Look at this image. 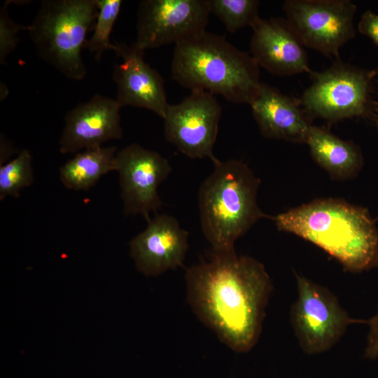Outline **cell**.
<instances>
[{
    "label": "cell",
    "instance_id": "cell-1",
    "mask_svg": "<svg viewBox=\"0 0 378 378\" xmlns=\"http://www.w3.org/2000/svg\"><path fill=\"white\" fill-rule=\"evenodd\" d=\"M186 283L188 304L221 342L237 353L255 346L273 289L262 262L235 251L212 253L187 269Z\"/></svg>",
    "mask_w": 378,
    "mask_h": 378
},
{
    "label": "cell",
    "instance_id": "cell-2",
    "mask_svg": "<svg viewBox=\"0 0 378 378\" xmlns=\"http://www.w3.org/2000/svg\"><path fill=\"white\" fill-rule=\"evenodd\" d=\"M270 219L279 230L318 246L347 271L378 266V228L363 206L341 199H316Z\"/></svg>",
    "mask_w": 378,
    "mask_h": 378
},
{
    "label": "cell",
    "instance_id": "cell-3",
    "mask_svg": "<svg viewBox=\"0 0 378 378\" xmlns=\"http://www.w3.org/2000/svg\"><path fill=\"white\" fill-rule=\"evenodd\" d=\"M171 76L191 91H205L249 105L262 83L260 66L250 53L224 36L206 30L174 46Z\"/></svg>",
    "mask_w": 378,
    "mask_h": 378
},
{
    "label": "cell",
    "instance_id": "cell-4",
    "mask_svg": "<svg viewBox=\"0 0 378 378\" xmlns=\"http://www.w3.org/2000/svg\"><path fill=\"white\" fill-rule=\"evenodd\" d=\"M212 162L214 170L198 192L201 229L212 253H230L259 220L271 216L258 204L260 180L246 163L217 158Z\"/></svg>",
    "mask_w": 378,
    "mask_h": 378
},
{
    "label": "cell",
    "instance_id": "cell-5",
    "mask_svg": "<svg viewBox=\"0 0 378 378\" xmlns=\"http://www.w3.org/2000/svg\"><path fill=\"white\" fill-rule=\"evenodd\" d=\"M98 14L96 0H45L28 32L38 55L69 79L85 77L81 52Z\"/></svg>",
    "mask_w": 378,
    "mask_h": 378
},
{
    "label": "cell",
    "instance_id": "cell-6",
    "mask_svg": "<svg viewBox=\"0 0 378 378\" xmlns=\"http://www.w3.org/2000/svg\"><path fill=\"white\" fill-rule=\"evenodd\" d=\"M374 70L360 69L335 59L322 71L310 74L311 85L300 99L301 105L313 119L329 123L352 118L373 115L376 101L372 99Z\"/></svg>",
    "mask_w": 378,
    "mask_h": 378
},
{
    "label": "cell",
    "instance_id": "cell-7",
    "mask_svg": "<svg viewBox=\"0 0 378 378\" xmlns=\"http://www.w3.org/2000/svg\"><path fill=\"white\" fill-rule=\"evenodd\" d=\"M297 298L290 318L302 351L309 355L333 347L353 324H367L368 319L352 318L337 298L327 288L296 274Z\"/></svg>",
    "mask_w": 378,
    "mask_h": 378
},
{
    "label": "cell",
    "instance_id": "cell-8",
    "mask_svg": "<svg viewBox=\"0 0 378 378\" xmlns=\"http://www.w3.org/2000/svg\"><path fill=\"white\" fill-rule=\"evenodd\" d=\"M356 9L349 0H286L283 6L286 20L304 46L335 59L356 36Z\"/></svg>",
    "mask_w": 378,
    "mask_h": 378
},
{
    "label": "cell",
    "instance_id": "cell-9",
    "mask_svg": "<svg viewBox=\"0 0 378 378\" xmlns=\"http://www.w3.org/2000/svg\"><path fill=\"white\" fill-rule=\"evenodd\" d=\"M208 0H143L138 6L134 45L141 50L174 45L206 29Z\"/></svg>",
    "mask_w": 378,
    "mask_h": 378
},
{
    "label": "cell",
    "instance_id": "cell-10",
    "mask_svg": "<svg viewBox=\"0 0 378 378\" xmlns=\"http://www.w3.org/2000/svg\"><path fill=\"white\" fill-rule=\"evenodd\" d=\"M221 113L215 95L191 91L181 102L169 104L163 119L165 139L190 158L212 161Z\"/></svg>",
    "mask_w": 378,
    "mask_h": 378
},
{
    "label": "cell",
    "instance_id": "cell-11",
    "mask_svg": "<svg viewBox=\"0 0 378 378\" xmlns=\"http://www.w3.org/2000/svg\"><path fill=\"white\" fill-rule=\"evenodd\" d=\"M167 158L137 144L117 152L115 171L118 172L120 196L125 215H141L146 221L162 206L158 186L172 172Z\"/></svg>",
    "mask_w": 378,
    "mask_h": 378
},
{
    "label": "cell",
    "instance_id": "cell-12",
    "mask_svg": "<svg viewBox=\"0 0 378 378\" xmlns=\"http://www.w3.org/2000/svg\"><path fill=\"white\" fill-rule=\"evenodd\" d=\"M122 107L115 99L99 94L69 111L59 139V152L76 153L122 136Z\"/></svg>",
    "mask_w": 378,
    "mask_h": 378
},
{
    "label": "cell",
    "instance_id": "cell-13",
    "mask_svg": "<svg viewBox=\"0 0 378 378\" xmlns=\"http://www.w3.org/2000/svg\"><path fill=\"white\" fill-rule=\"evenodd\" d=\"M147 223L146 227L130 243L137 270L146 276H158L183 266L188 232L166 214H155Z\"/></svg>",
    "mask_w": 378,
    "mask_h": 378
},
{
    "label": "cell",
    "instance_id": "cell-14",
    "mask_svg": "<svg viewBox=\"0 0 378 378\" xmlns=\"http://www.w3.org/2000/svg\"><path fill=\"white\" fill-rule=\"evenodd\" d=\"M115 44V52L122 59L114 65L113 74L116 101L121 107L144 108L164 119L169 104L162 76L145 61L144 51L134 43Z\"/></svg>",
    "mask_w": 378,
    "mask_h": 378
},
{
    "label": "cell",
    "instance_id": "cell-15",
    "mask_svg": "<svg viewBox=\"0 0 378 378\" xmlns=\"http://www.w3.org/2000/svg\"><path fill=\"white\" fill-rule=\"evenodd\" d=\"M251 27L250 54L260 67L279 76L312 72L304 46L286 19L259 17Z\"/></svg>",
    "mask_w": 378,
    "mask_h": 378
},
{
    "label": "cell",
    "instance_id": "cell-16",
    "mask_svg": "<svg viewBox=\"0 0 378 378\" xmlns=\"http://www.w3.org/2000/svg\"><path fill=\"white\" fill-rule=\"evenodd\" d=\"M250 106L263 136L306 144L312 118L302 108L300 99L262 83Z\"/></svg>",
    "mask_w": 378,
    "mask_h": 378
},
{
    "label": "cell",
    "instance_id": "cell-17",
    "mask_svg": "<svg viewBox=\"0 0 378 378\" xmlns=\"http://www.w3.org/2000/svg\"><path fill=\"white\" fill-rule=\"evenodd\" d=\"M306 144L313 159L335 180L353 178L363 166L358 146L339 138L324 127L312 125Z\"/></svg>",
    "mask_w": 378,
    "mask_h": 378
},
{
    "label": "cell",
    "instance_id": "cell-18",
    "mask_svg": "<svg viewBox=\"0 0 378 378\" xmlns=\"http://www.w3.org/2000/svg\"><path fill=\"white\" fill-rule=\"evenodd\" d=\"M117 148L99 146L76 153L59 169V180L68 189L87 190L100 178L115 171Z\"/></svg>",
    "mask_w": 378,
    "mask_h": 378
},
{
    "label": "cell",
    "instance_id": "cell-19",
    "mask_svg": "<svg viewBox=\"0 0 378 378\" xmlns=\"http://www.w3.org/2000/svg\"><path fill=\"white\" fill-rule=\"evenodd\" d=\"M98 14L91 37L87 39L84 48L94 53L99 61L103 53L108 50L116 51L115 43L110 41L114 24L121 10V0H96Z\"/></svg>",
    "mask_w": 378,
    "mask_h": 378
},
{
    "label": "cell",
    "instance_id": "cell-20",
    "mask_svg": "<svg viewBox=\"0 0 378 378\" xmlns=\"http://www.w3.org/2000/svg\"><path fill=\"white\" fill-rule=\"evenodd\" d=\"M211 14L230 33L251 25L259 18L257 0H208Z\"/></svg>",
    "mask_w": 378,
    "mask_h": 378
},
{
    "label": "cell",
    "instance_id": "cell-21",
    "mask_svg": "<svg viewBox=\"0 0 378 378\" xmlns=\"http://www.w3.org/2000/svg\"><path fill=\"white\" fill-rule=\"evenodd\" d=\"M34 182L32 156L27 149L0 167V200L6 197H18L20 192Z\"/></svg>",
    "mask_w": 378,
    "mask_h": 378
},
{
    "label": "cell",
    "instance_id": "cell-22",
    "mask_svg": "<svg viewBox=\"0 0 378 378\" xmlns=\"http://www.w3.org/2000/svg\"><path fill=\"white\" fill-rule=\"evenodd\" d=\"M6 1L0 11V62L4 64L6 57L14 50L19 43L18 33L22 30L28 31L29 25L15 22L8 14Z\"/></svg>",
    "mask_w": 378,
    "mask_h": 378
},
{
    "label": "cell",
    "instance_id": "cell-23",
    "mask_svg": "<svg viewBox=\"0 0 378 378\" xmlns=\"http://www.w3.org/2000/svg\"><path fill=\"white\" fill-rule=\"evenodd\" d=\"M358 29L360 33L370 38L378 46V15L370 10H367L362 14L358 24ZM378 76V66L374 69Z\"/></svg>",
    "mask_w": 378,
    "mask_h": 378
},
{
    "label": "cell",
    "instance_id": "cell-24",
    "mask_svg": "<svg viewBox=\"0 0 378 378\" xmlns=\"http://www.w3.org/2000/svg\"><path fill=\"white\" fill-rule=\"evenodd\" d=\"M369 331L366 340L365 357L369 359L378 358V309L377 313L368 319Z\"/></svg>",
    "mask_w": 378,
    "mask_h": 378
},
{
    "label": "cell",
    "instance_id": "cell-25",
    "mask_svg": "<svg viewBox=\"0 0 378 378\" xmlns=\"http://www.w3.org/2000/svg\"><path fill=\"white\" fill-rule=\"evenodd\" d=\"M372 117L374 119L376 127L378 131V102H376L375 103Z\"/></svg>",
    "mask_w": 378,
    "mask_h": 378
}]
</instances>
